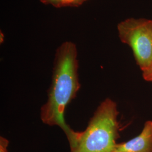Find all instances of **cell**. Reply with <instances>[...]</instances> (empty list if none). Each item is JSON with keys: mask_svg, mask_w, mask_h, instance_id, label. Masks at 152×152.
I'll return each instance as SVG.
<instances>
[{"mask_svg": "<svg viewBox=\"0 0 152 152\" xmlns=\"http://www.w3.org/2000/svg\"><path fill=\"white\" fill-rule=\"evenodd\" d=\"M76 45L63 42L56 51L52 81L47 102L41 109V120L50 126H58L64 132L70 147L76 142L78 132L73 130L64 120L67 105L76 98L81 85Z\"/></svg>", "mask_w": 152, "mask_h": 152, "instance_id": "cell-1", "label": "cell"}, {"mask_svg": "<svg viewBox=\"0 0 152 152\" xmlns=\"http://www.w3.org/2000/svg\"><path fill=\"white\" fill-rule=\"evenodd\" d=\"M117 104L107 98L100 104L86 130L79 132L70 152H111L120 137Z\"/></svg>", "mask_w": 152, "mask_h": 152, "instance_id": "cell-2", "label": "cell"}, {"mask_svg": "<svg viewBox=\"0 0 152 152\" xmlns=\"http://www.w3.org/2000/svg\"><path fill=\"white\" fill-rule=\"evenodd\" d=\"M121 41L130 47L142 72L152 66V20L129 18L118 25Z\"/></svg>", "mask_w": 152, "mask_h": 152, "instance_id": "cell-3", "label": "cell"}, {"mask_svg": "<svg viewBox=\"0 0 152 152\" xmlns=\"http://www.w3.org/2000/svg\"><path fill=\"white\" fill-rule=\"evenodd\" d=\"M111 152H152V121L146 122L141 133L135 137L117 143Z\"/></svg>", "mask_w": 152, "mask_h": 152, "instance_id": "cell-4", "label": "cell"}, {"mask_svg": "<svg viewBox=\"0 0 152 152\" xmlns=\"http://www.w3.org/2000/svg\"><path fill=\"white\" fill-rule=\"evenodd\" d=\"M42 3L46 5H51L55 7L65 6H75L74 0H39Z\"/></svg>", "mask_w": 152, "mask_h": 152, "instance_id": "cell-5", "label": "cell"}, {"mask_svg": "<svg viewBox=\"0 0 152 152\" xmlns=\"http://www.w3.org/2000/svg\"><path fill=\"white\" fill-rule=\"evenodd\" d=\"M9 145V140L5 137H0V152H8L7 147Z\"/></svg>", "mask_w": 152, "mask_h": 152, "instance_id": "cell-6", "label": "cell"}, {"mask_svg": "<svg viewBox=\"0 0 152 152\" xmlns=\"http://www.w3.org/2000/svg\"><path fill=\"white\" fill-rule=\"evenodd\" d=\"M143 78L148 82H152V66L146 71L142 72Z\"/></svg>", "mask_w": 152, "mask_h": 152, "instance_id": "cell-7", "label": "cell"}, {"mask_svg": "<svg viewBox=\"0 0 152 152\" xmlns=\"http://www.w3.org/2000/svg\"><path fill=\"white\" fill-rule=\"evenodd\" d=\"M86 0H76V4H77V6L80 5L82 4Z\"/></svg>", "mask_w": 152, "mask_h": 152, "instance_id": "cell-8", "label": "cell"}]
</instances>
